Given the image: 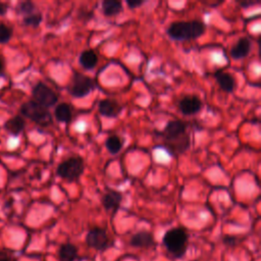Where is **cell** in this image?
<instances>
[{
  "instance_id": "6da1fadb",
  "label": "cell",
  "mask_w": 261,
  "mask_h": 261,
  "mask_svg": "<svg viewBox=\"0 0 261 261\" xmlns=\"http://www.w3.org/2000/svg\"><path fill=\"white\" fill-rule=\"evenodd\" d=\"M163 147L172 155L181 154L190 146L187 124L180 120H170L161 132Z\"/></svg>"
},
{
  "instance_id": "7a4b0ae2",
  "label": "cell",
  "mask_w": 261,
  "mask_h": 261,
  "mask_svg": "<svg viewBox=\"0 0 261 261\" xmlns=\"http://www.w3.org/2000/svg\"><path fill=\"white\" fill-rule=\"evenodd\" d=\"M205 30V23L199 19L181 20L170 23L166 34L175 41H189L200 38Z\"/></svg>"
},
{
  "instance_id": "3957f363",
  "label": "cell",
  "mask_w": 261,
  "mask_h": 261,
  "mask_svg": "<svg viewBox=\"0 0 261 261\" xmlns=\"http://www.w3.org/2000/svg\"><path fill=\"white\" fill-rule=\"evenodd\" d=\"M163 246L172 258H181L188 249L189 234L182 227L168 229L162 239Z\"/></svg>"
},
{
  "instance_id": "277c9868",
  "label": "cell",
  "mask_w": 261,
  "mask_h": 261,
  "mask_svg": "<svg viewBox=\"0 0 261 261\" xmlns=\"http://www.w3.org/2000/svg\"><path fill=\"white\" fill-rule=\"evenodd\" d=\"M20 114L42 126L51 123L52 117L49 110L34 100H29L20 106Z\"/></svg>"
},
{
  "instance_id": "5b68a950",
  "label": "cell",
  "mask_w": 261,
  "mask_h": 261,
  "mask_svg": "<svg viewBox=\"0 0 261 261\" xmlns=\"http://www.w3.org/2000/svg\"><path fill=\"white\" fill-rule=\"evenodd\" d=\"M85 163L82 157L71 156L61 161L56 168V174L68 181L77 179L84 172Z\"/></svg>"
},
{
  "instance_id": "8992f818",
  "label": "cell",
  "mask_w": 261,
  "mask_h": 261,
  "mask_svg": "<svg viewBox=\"0 0 261 261\" xmlns=\"http://www.w3.org/2000/svg\"><path fill=\"white\" fill-rule=\"evenodd\" d=\"M94 89V81L90 76L77 71L72 74L67 87L69 94L74 98H84L88 96Z\"/></svg>"
},
{
  "instance_id": "52a82bcc",
  "label": "cell",
  "mask_w": 261,
  "mask_h": 261,
  "mask_svg": "<svg viewBox=\"0 0 261 261\" xmlns=\"http://www.w3.org/2000/svg\"><path fill=\"white\" fill-rule=\"evenodd\" d=\"M86 244L88 247L97 251H105L113 246V241L110 239L105 228L95 226L87 232Z\"/></svg>"
},
{
  "instance_id": "ba28073f",
  "label": "cell",
  "mask_w": 261,
  "mask_h": 261,
  "mask_svg": "<svg viewBox=\"0 0 261 261\" xmlns=\"http://www.w3.org/2000/svg\"><path fill=\"white\" fill-rule=\"evenodd\" d=\"M33 100L45 108L54 106L58 101V95L47 85L42 82L36 84L32 90Z\"/></svg>"
},
{
  "instance_id": "9c48e42d",
  "label": "cell",
  "mask_w": 261,
  "mask_h": 261,
  "mask_svg": "<svg viewBox=\"0 0 261 261\" xmlns=\"http://www.w3.org/2000/svg\"><path fill=\"white\" fill-rule=\"evenodd\" d=\"M203 107L201 99L196 95H188L178 102V109L184 115H194L200 112Z\"/></svg>"
},
{
  "instance_id": "30bf717a",
  "label": "cell",
  "mask_w": 261,
  "mask_h": 261,
  "mask_svg": "<svg viewBox=\"0 0 261 261\" xmlns=\"http://www.w3.org/2000/svg\"><path fill=\"white\" fill-rule=\"evenodd\" d=\"M121 200H122V194L110 188L106 189L105 193L101 198V202L104 209L106 211H111L113 213H115L118 210Z\"/></svg>"
},
{
  "instance_id": "8fae6325",
  "label": "cell",
  "mask_w": 261,
  "mask_h": 261,
  "mask_svg": "<svg viewBox=\"0 0 261 261\" xmlns=\"http://www.w3.org/2000/svg\"><path fill=\"white\" fill-rule=\"evenodd\" d=\"M122 110V106L113 99L101 100L98 104V111L104 117H117Z\"/></svg>"
},
{
  "instance_id": "7c38bea8",
  "label": "cell",
  "mask_w": 261,
  "mask_h": 261,
  "mask_svg": "<svg viewBox=\"0 0 261 261\" xmlns=\"http://www.w3.org/2000/svg\"><path fill=\"white\" fill-rule=\"evenodd\" d=\"M129 245L134 248H152L156 245L154 237L151 232L147 230H141L132 236L129 240Z\"/></svg>"
},
{
  "instance_id": "4fadbf2b",
  "label": "cell",
  "mask_w": 261,
  "mask_h": 261,
  "mask_svg": "<svg viewBox=\"0 0 261 261\" xmlns=\"http://www.w3.org/2000/svg\"><path fill=\"white\" fill-rule=\"evenodd\" d=\"M252 49V42L247 37L240 38L230 49V55L233 59H243L247 57Z\"/></svg>"
},
{
  "instance_id": "5bb4252c",
  "label": "cell",
  "mask_w": 261,
  "mask_h": 261,
  "mask_svg": "<svg viewBox=\"0 0 261 261\" xmlns=\"http://www.w3.org/2000/svg\"><path fill=\"white\" fill-rule=\"evenodd\" d=\"M214 77L219 85L220 89L224 92H232L236 88V80L232 74L223 70H217L214 73Z\"/></svg>"
},
{
  "instance_id": "9a60e30c",
  "label": "cell",
  "mask_w": 261,
  "mask_h": 261,
  "mask_svg": "<svg viewBox=\"0 0 261 261\" xmlns=\"http://www.w3.org/2000/svg\"><path fill=\"white\" fill-rule=\"evenodd\" d=\"M59 261H75L79 257L77 247L71 243H64L58 249Z\"/></svg>"
},
{
  "instance_id": "2e32d148",
  "label": "cell",
  "mask_w": 261,
  "mask_h": 261,
  "mask_svg": "<svg viewBox=\"0 0 261 261\" xmlns=\"http://www.w3.org/2000/svg\"><path fill=\"white\" fill-rule=\"evenodd\" d=\"M25 121L20 115H15L6 120L4 123V129L12 136H18L24 129Z\"/></svg>"
},
{
  "instance_id": "e0dca14e",
  "label": "cell",
  "mask_w": 261,
  "mask_h": 261,
  "mask_svg": "<svg viewBox=\"0 0 261 261\" xmlns=\"http://www.w3.org/2000/svg\"><path fill=\"white\" fill-rule=\"evenodd\" d=\"M54 116L57 121L68 123L72 117V111L69 104L63 102L59 103L54 109Z\"/></svg>"
},
{
  "instance_id": "ac0fdd59",
  "label": "cell",
  "mask_w": 261,
  "mask_h": 261,
  "mask_svg": "<svg viewBox=\"0 0 261 261\" xmlns=\"http://www.w3.org/2000/svg\"><path fill=\"white\" fill-rule=\"evenodd\" d=\"M123 10L122 3L117 0H104L102 2V12L107 17L119 14Z\"/></svg>"
},
{
  "instance_id": "d6986e66",
  "label": "cell",
  "mask_w": 261,
  "mask_h": 261,
  "mask_svg": "<svg viewBox=\"0 0 261 261\" xmlns=\"http://www.w3.org/2000/svg\"><path fill=\"white\" fill-rule=\"evenodd\" d=\"M79 62L85 69H93L98 62V56L95 51L88 49L81 53Z\"/></svg>"
},
{
  "instance_id": "ffe728a7",
  "label": "cell",
  "mask_w": 261,
  "mask_h": 261,
  "mask_svg": "<svg viewBox=\"0 0 261 261\" xmlns=\"http://www.w3.org/2000/svg\"><path fill=\"white\" fill-rule=\"evenodd\" d=\"M122 146H123L122 140L116 135H112L108 137L105 141V147L107 151L112 155H115L118 152H120V150L122 149Z\"/></svg>"
},
{
  "instance_id": "44dd1931",
  "label": "cell",
  "mask_w": 261,
  "mask_h": 261,
  "mask_svg": "<svg viewBox=\"0 0 261 261\" xmlns=\"http://www.w3.org/2000/svg\"><path fill=\"white\" fill-rule=\"evenodd\" d=\"M38 10H37V7H36L35 3L32 2V1H22L17 6V12L19 14H21L22 17L27 16V15H30L32 13H35Z\"/></svg>"
},
{
  "instance_id": "7402d4cb",
  "label": "cell",
  "mask_w": 261,
  "mask_h": 261,
  "mask_svg": "<svg viewBox=\"0 0 261 261\" xmlns=\"http://www.w3.org/2000/svg\"><path fill=\"white\" fill-rule=\"evenodd\" d=\"M42 20H43V16L40 11H37L35 13H32L30 15L22 17L23 24L28 25V27H33V28L39 27V24L41 23Z\"/></svg>"
},
{
  "instance_id": "603a6c76",
  "label": "cell",
  "mask_w": 261,
  "mask_h": 261,
  "mask_svg": "<svg viewBox=\"0 0 261 261\" xmlns=\"http://www.w3.org/2000/svg\"><path fill=\"white\" fill-rule=\"evenodd\" d=\"M12 37V29L5 23H0V44L7 43Z\"/></svg>"
},
{
  "instance_id": "cb8c5ba5",
  "label": "cell",
  "mask_w": 261,
  "mask_h": 261,
  "mask_svg": "<svg viewBox=\"0 0 261 261\" xmlns=\"http://www.w3.org/2000/svg\"><path fill=\"white\" fill-rule=\"evenodd\" d=\"M0 261H17L16 257L8 250L1 249L0 250Z\"/></svg>"
},
{
  "instance_id": "d4e9b609",
  "label": "cell",
  "mask_w": 261,
  "mask_h": 261,
  "mask_svg": "<svg viewBox=\"0 0 261 261\" xmlns=\"http://www.w3.org/2000/svg\"><path fill=\"white\" fill-rule=\"evenodd\" d=\"M146 1L145 0H126L125 3L129 9H134L142 6Z\"/></svg>"
},
{
  "instance_id": "484cf974",
  "label": "cell",
  "mask_w": 261,
  "mask_h": 261,
  "mask_svg": "<svg viewBox=\"0 0 261 261\" xmlns=\"http://www.w3.org/2000/svg\"><path fill=\"white\" fill-rule=\"evenodd\" d=\"M238 5H240L243 8H248L254 5H257L260 3V1H254V0H242V1H237Z\"/></svg>"
},
{
  "instance_id": "4316f807",
  "label": "cell",
  "mask_w": 261,
  "mask_h": 261,
  "mask_svg": "<svg viewBox=\"0 0 261 261\" xmlns=\"http://www.w3.org/2000/svg\"><path fill=\"white\" fill-rule=\"evenodd\" d=\"M223 243L226 245V246H229V247H232L236 245L237 243V238L233 237V236H224L223 238Z\"/></svg>"
},
{
  "instance_id": "83f0119b",
  "label": "cell",
  "mask_w": 261,
  "mask_h": 261,
  "mask_svg": "<svg viewBox=\"0 0 261 261\" xmlns=\"http://www.w3.org/2000/svg\"><path fill=\"white\" fill-rule=\"evenodd\" d=\"M7 9H8V6L5 3L0 2V15H4L7 12Z\"/></svg>"
},
{
  "instance_id": "f1b7e54d",
  "label": "cell",
  "mask_w": 261,
  "mask_h": 261,
  "mask_svg": "<svg viewBox=\"0 0 261 261\" xmlns=\"http://www.w3.org/2000/svg\"><path fill=\"white\" fill-rule=\"evenodd\" d=\"M3 67H4V63H3V60H2L1 57H0V74H1L2 71H3Z\"/></svg>"
}]
</instances>
